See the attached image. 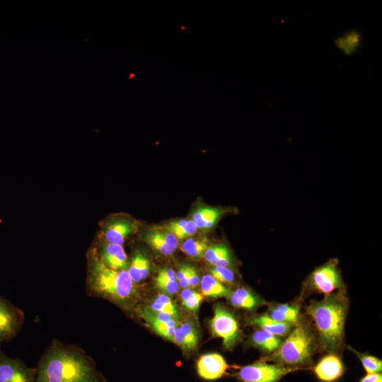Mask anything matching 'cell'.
<instances>
[{
  "mask_svg": "<svg viewBox=\"0 0 382 382\" xmlns=\"http://www.w3.org/2000/svg\"><path fill=\"white\" fill-rule=\"evenodd\" d=\"M359 382H382V375L381 373L366 374Z\"/></svg>",
  "mask_w": 382,
  "mask_h": 382,
  "instance_id": "obj_35",
  "label": "cell"
},
{
  "mask_svg": "<svg viewBox=\"0 0 382 382\" xmlns=\"http://www.w3.org/2000/svg\"><path fill=\"white\" fill-rule=\"evenodd\" d=\"M173 342L187 350L186 343L179 325L175 330Z\"/></svg>",
  "mask_w": 382,
  "mask_h": 382,
  "instance_id": "obj_33",
  "label": "cell"
},
{
  "mask_svg": "<svg viewBox=\"0 0 382 382\" xmlns=\"http://www.w3.org/2000/svg\"><path fill=\"white\" fill-rule=\"evenodd\" d=\"M197 227L192 219H181L168 223L166 229L173 233L178 240H182L193 235L197 231Z\"/></svg>",
  "mask_w": 382,
  "mask_h": 382,
  "instance_id": "obj_25",
  "label": "cell"
},
{
  "mask_svg": "<svg viewBox=\"0 0 382 382\" xmlns=\"http://www.w3.org/2000/svg\"><path fill=\"white\" fill-rule=\"evenodd\" d=\"M136 230L135 224L127 219H112L103 228L105 241L122 245L125 240Z\"/></svg>",
  "mask_w": 382,
  "mask_h": 382,
  "instance_id": "obj_12",
  "label": "cell"
},
{
  "mask_svg": "<svg viewBox=\"0 0 382 382\" xmlns=\"http://www.w3.org/2000/svg\"><path fill=\"white\" fill-rule=\"evenodd\" d=\"M209 246V241L207 239L189 238L183 242L181 249L190 257L198 260L204 256Z\"/></svg>",
  "mask_w": 382,
  "mask_h": 382,
  "instance_id": "obj_27",
  "label": "cell"
},
{
  "mask_svg": "<svg viewBox=\"0 0 382 382\" xmlns=\"http://www.w3.org/2000/svg\"><path fill=\"white\" fill-rule=\"evenodd\" d=\"M190 266L187 265H181L178 272L175 273L176 280L179 286L183 289L189 287V273Z\"/></svg>",
  "mask_w": 382,
  "mask_h": 382,
  "instance_id": "obj_32",
  "label": "cell"
},
{
  "mask_svg": "<svg viewBox=\"0 0 382 382\" xmlns=\"http://www.w3.org/2000/svg\"><path fill=\"white\" fill-rule=\"evenodd\" d=\"M179 326L186 343L187 350L195 349L197 346L199 339L195 326L189 321H185Z\"/></svg>",
  "mask_w": 382,
  "mask_h": 382,
  "instance_id": "obj_29",
  "label": "cell"
},
{
  "mask_svg": "<svg viewBox=\"0 0 382 382\" xmlns=\"http://www.w3.org/2000/svg\"><path fill=\"white\" fill-rule=\"evenodd\" d=\"M188 282L189 287H195L200 283L199 274L197 270L192 266H190Z\"/></svg>",
  "mask_w": 382,
  "mask_h": 382,
  "instance_id": "obj_34",
  "label": "cell"
},
{
  "mask_svg": "<svg viewBox=\"0 0 382 382\" xmlns=\"http://www.w3.org/2000/svg\"><path fill=\"white\" fill-rule=\"evenodd\" d=\"M127 270L107 267L95 249L88 253L86 291L88 295L110 300L124 309L133 306L137 290Z\"/></svg>",
  "mask_w": 382,
  "mask_h": 382,
  "instance_id": "obj_2",
  "label": "cell"
},
{
  "mask_svg": "<svg viewBox=\"0 0 382 382\" xmlns=\"http://www.w3.org/2000/svg\"><path fill=\"white\" fill-rule=\"evenodd\" d=\"M144 241L163 255H172L177 249L178 240L166 230H149L144 236Z\"/></svg>",
  "mask_w": 382,
  "mask_h": 382,
  "instance_id": "obj_13",
  "label": "cell"
},
{
  "mask_svg": "<svg viewBox=\"0 0 382 382\" xmlns=\"http://www.w3.org/2000/svg\"><path fill=\"white\" fill-rule=\"evenodd\" d=\"M211 274L221 283H233L235 279L233 272L229 268L222 266H213L209 269Z\"/></svg>",
  "mask_w": 382,
  "mask_h": 382,
  "instance_id": "obj_31",
  "label": "cell"
},
{
  "mask_svg": "<svg viewBox=\"0 0 382 382\" xmlns=\"http://www.w3.org/2000/svg\"><path fill=\"white\" fill-rule=\"evenodd\" d=\"M183 306L189 311L196 313L202 300V295L190 289H183L180 293Z\"/></svg>",
  "mask_w": 382,
  "mask_h": 382,
  "instance_id": "obj_28",
  "label": "cell"
},
{
  "mask_svg": "<svg viewBox=\"0 0 382 382\" xmlns=\"http://www.w3.org/2000/svg\"><path fill=\"white\" fill-rule=\"evenodd\" d=\"M313 350V336L303 323L296 324L295 328L279 347L264 361H274L280 365H301L310 362Z\"/></svg>",
  "mask_w": 382,
  "mask_h": 382,
  "instance_id": "obj_4",
  "label": "cell"
},
{
  "mask_svg": "<svg viewBox=\"0 0 382 382\" xmlns=\"http://www.w3.org/2000/svg\"><path fill=\"white\" fill-rule=\"evenodd\" d=\"M228 367L225 359L218 353L202 354L196 364L198 376L205 381L221 378L226 373Z\"/></svg>",
  "mask_w": 382,
  "mask_h": 382,
  "instance_id": "obj_10",
  "label": "cell"
},
{
  "mask_svg": "<svg viewBox=\"0 0 382 382\" xmlns=\"http://www.w3.org/2000/svg\"><path fill=\"white\" fill-rule=\"evenodd\" d=\"M224 211L214 207H200L192 215V220L197 228L209 229L219 220Z\"/></svg>",
  "mask_w": 382,
  "mask_h": 382,
  "instance_id": "obj_16",
  "label": "cell"
},
{
  "mask_svg": "<svg viewBox=\"0 0 382 382\" xmlns=\"http://www.w3.org/2000/svg\"><path fill=\"white\" fill-rule=\"evenodd\" d=\"M148 307L153 311L169 314L177 320L180 318L176 306L166 294H159Z\"/></svg>",
  "mask_w": 382,
  "mask_h": 382,
  "instance_id": "obj_26",
  "label": "cell"
},
{
  "mask_svg": "<svg viewBox=\"0 0 382 382\" xmlns=\"http://www.w3.org/2000/svg\"><path fill=\"white\" fill-rule=\"evenodd\" d=\"M229 301L236 308L251 310L260 303V301L249 290L238 288L228 294Z\"/></svg>",
  "mask_w": 382,
  "mask_h": 382,
  "instance_id": "obj_23",
  "label": "cell"
},
{
  "mask_svg": "<svg viewBox=\"0 0 382 382\" xmlns=\"http://www.w3.org/2000/svg\"><path fill=\"white\" fill-rule=\"evenodd\" d=\"M297 369L262 361L241 367L237 373L241 382H277L287 374Z\"/></svg>",
  "mask_w": 382,
  "mask_h": 382,
  "instance_id": "obj_5",
  "label": "cell"
},
{
  "mask_svg": "<svg viewBox=\"0 0 382 382\" xmlns=\"http://www.w3.org/2000/svg\"><path fill=\"white\" fill-rule=\"evenodd\" d=\"M96 253L99 259L109 268L127 270L129 262L122 245L103 241Z\"/></svg>",
  "mask_w": 382,
  "mask_h": 382,
  "instance_id": "obj_11",
  "label": "cell"
},
{
  "mask_svg": "<svg viewBox=\"0 0 382 382\" xmlns=\"http://www.w3.org/2000/svg\"><path fill=\"white\" fill-rule=\"evenodd\" d=\"M93 360L79 347L54 340L36 367L35 382H105Z\"/></svg>",
  "mask_w": 382,
  "mask_h": 382,
  "instance_id": "obj_1",
  "label": "cell"
},
{
  "mask_svg": "<svg viewBox=\"0 0 382 382\" xmlns=\"http://www.w3.org/2000/svg\"><path fill=\"white\" fill-rule=\"evenodd\" d=\"M346 299L340 294L328 295L312 303L306 309L313 318L323 350L332 352L340 346L347 313Z\"/></svg>",
  "mask_w": 382,
  "mask_h": 382,
  "instance_id": "obj_3",
  "label": "cell"
},
{
  "mask_svg": "<svg viewBox=\"0 0 382 382\" xmlns=\"http://www.w3.org/2000/svg\"><path fill=\"white\" fill-rule=\"evenodd\" d=\"M345 371L340 358L335 354L324 357L313 368L316 377L322 382H334L339 379Z\"/></svg>",
  "mask_w": 382,
  "mask_h": 382,
  "instance_id": "obj_14",
  "label": "cell"
},
{
  "mask_svg": "<svg viewBox=\"0 0 382 382\" xmlns=\"http://www.w3.org/2000/svg\"><path fill=\"white\" fill-rule=\"evenodd\" d=\"M127 271L134 284L145 279L150 272V262L141 251H137L129 262Z\"/></svg>",
  "mask_w": 382,
  "mask_h": 382,
  "instance_id": "obj_15",
  "label": "cell"
},
{
  "mask_svg": "<svg viewBox=\"0 0 382 382\" xmlns=\"http://www.w3.org/2000/svg\"><path fill=\"white\" fill-rule=\"evenodd\" d=\"M204 257L212 266L229 267L232 258L228 248L224 244H215L206 250Z\"/></svg>",
  "mask_w": 382,
  "mask_h": 382,
  "instance_id": "obj_17",
  "label": "cell"
},
{
  "mask_svg": "<svg viewBox=\"0 0 382 382\" xmlns=\"http://www.w3.org/2000/svg\"><path fill=\"white\" fill-rule=\"evenodd\" d=\"M253 344L267 353H273L281 345L282 341L279 336L264 330H258L252 335Z\"/></svg>",
  "mask_w": 382,
  "mask_h": 382,
  "instance_id": "obj_19",
  "label": "cell"
},
{
  "mask_svg": "<svg viewBox=\"0 0 382 382\" xmlns=\"http://www.w3.org/2000/svg\"><path fill=\"white\" fill-rule=\"evenodd\" d=\"M202 294L209 297H221L229 294V290L223 283L211 274H205L200 281Z\"/></svg>",
  "mask_w": 382,
  "mask_h": 382,
  "instance_id": "obj_24",
  "label": "cell"
},
{
  "mask_svg": "<svg viewBox=\"0 0 382 382\" xmlns=\"http://www.w3.org/2000/svg\"><path fill=\"white\" fill-rule=\"evenodd\" d=\"M35 378L36 368L28 367L0 350V382H35Z\"/></svg>",
  "mask_w": 382,
  "mask_h": 382,
  "instance_id": "obj_9",
  "label": "cell"
},
{
  "mask_svg": "<svg viewBox=\"0 0 382 382\" xmlns=\"http://www.w3.org/2000/svg\"><path fill=\"white\" fill-rule=\"evenodd\" d=\"M310 288L327 296L340 289L342 281L336 260H331L316 268L308 279Z\"/></svg>",
  "mask_w": 382,
  "mask_h": 382,
  "instance_id": "obj_7",
  "label": "cell"
},
{
  "mask_svg": "<svg viewBox=\"0 0 382 382\" xmlns=\"http://www.w3.org/2000/svg\"><path fill=\"white\" fill-rule=\"evenodd\" d=\"M361 35L357 30H350L335 39L336 47L346 55H351L360 47Z\"/></svg>",
  "mask_w": 382,
  "mask_h": 382,
  "instance_id": "obj_22",
  "label": "cell"
},
{
  "mask_svg": "<svg viewBox=\"0 0 382 382\" xmlns=\"http://www.w3.org/2000/svg\"><path fill=\"white\" fill-rule=\"evenodd\" d=\"M268 316L278 322L296 325L299 320V309L292 305L278 304L270 309Z\"/></svg>",
  "mask_w": 382,
  "mask_h": 382,
  "instance_id": "obj_20",
  "label": "cell"
},
{
  "mask_svg": "<svg viewBox=\"0 0 382 382\" xmlns=\"http://www.w3.org/2000/svg\"><path fill=\"white\" fill-rule=\"evenodd\" d=\"M210 328L214 335L222 338L226 349H231L239 338V328L236 318L220 305L214 307Z\"/></svg>",
  "mask_w": 382,
  "mask_h": 382,
  "instance_id": "obj_6",
  "label": "cell"
},
{
  "mask_svg": "<svg viewBox=\"0 0 382 382\" xmlns=\"http://www.w3.org/2000/svg\"><path fill=\"white\" fill-rule=\"evenodd\" d=\"M251 323L270 333L277 336H285L291 330L292 324L281 323L271 318L268 315L254 318Z\"/></svg>",
  "mask_w": 382,
  "mask_h": 382,
  "instance_id": "obj_18",
  "label": "cell"
},
{
  "mask_svg": "<svg viewBox=\"0 0 382 382\" xmlns=\"http://www.w3.org/2000/svg\"><path fill=\"white\" fill-rule=\"evenodd\" d=\"M350 349L359 359L366 374L381 373L382 370V361L381 359L371 355L361 354L352 348Z\"/></svg>",
  "mask_w": 382,
  "mask_h": 382,
  "instance_id": "obj_30",
  "label": "cell"
},
{
  "mask_svg": "<svg viewBox=\"0 0 382 382\" xmlns=\"http://www.w3.org/2000/svg\"><path fill=\"white\" fill-rule=\"evenodd\" d=\"M24 318L22 310L0 296V343L11 340L19 332Z\"/></svg>",
  "mask_w": 382,
  "mask_h": 382,
  "instance_id": "obj_8",
  "label": "cell"
},
{
  "mask_svg": "<svg viewBox=\"0 0 382 382\" xmlns=\"http://www.w3.org/2000/svg\"><path fill=\"white\" fill-rule=\"evenodd\" d=\"M155 284L158 289L170 295L176 294L180 288L175 272L169 267H163L158 271Z\"/></svg>",
  "mask_w": 382,
  "mask_h": 382,
  "instance_id": "obj_21",
  "label": "cell"
}]
</instances>
